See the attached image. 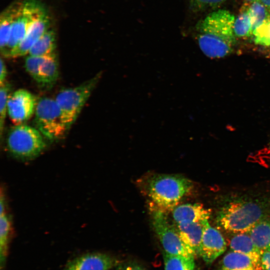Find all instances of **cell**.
Segmentation results:
<instances>
[{
  "label": "cell",
  "instance_id": "obj_10",
  "mask_svg": "<svg viewBox=\"0 0 270 270\" xmlns=\"http://www.w3.org/2000/svg\"><path fill=\"white\" fill-rule=\"evenodd\" d=\"M226 249V242L222 234L210 224L208 220H205L198 255L206 264H210Z\"/></svg>",
  "mask_w": 270,
  "mask_h": 270
},
{
  "label": "cell",
  "instance_id": "obj_32",
  "mask_svg": "<svg viewBox=\"0 0 270 270\" xmlns=\"http://www.w3.org/2000/svg\"><path fill=\"white\" fill-rule=\"evenodd\" d=\"M261 2L270 12V0H258Z\"/></svg>",
  "mask_w": 270,
  "mask_h": 270
},
{
  "label": "cell",
  "instance_id": "obj_8",
  "mask_svg": "<svg viewBox=\"0 0 270 270\" xmlns=\"http://www.w3.org/2000/svg\"><path fill=\"white\" fill-rule=\"evenodd\" d=\"M44 11V7L36 0L22 2L13 22L7 46L2 52L4 56L10 57L24 38L31 23Z\"/></svg>",
  "mask_w": 270,
  "mask_h": 270
},
{
  "label": "cell",
  "instance_id": "obj_30",
  "mask_svg": "<svg viewBox=\"0 0 270 270\" xmlns=\"http://www.w3.org/2000/svg\"><path fill=\"white\" fill-rule=\"evenodd\" d=\"M6 68L2 59H0V86L5 82L6 77Z\"/></svg>",
  "mask_w": 270,
  "mask_h": 270
},
{
  "label": "cell",
  "instance_id": "obj_21",
  "mask_svg": "<svg viewBox=\"0 0 270 270\" xmlns=\"http://www.w3.org/2000/svg\"><path fill=\"white\" fill-rule=\"evenodd\" d=\"M250 3L245 2L242 6L238 16L235 18L234 30L236 37L248 38L253 34L250 14Z\"/></svg>",
  "mask_w": 270,
  "mask_h": 270
},
{
  "label": "cell",
  "instance_id": "obj_31",
  "mask_svg": "<svg viewBox=\"0 0 270 270\" xmlns=\"http://www.w3.org/2000/svg\"><path fill=\"white\" fill-rule=\"evenodd\" d=\"M118 270H142L139 267L136 266H126L120 268Z\"/></svg>",
  "mask_w": 270,
  "mask_h": 270
},
{
  "label": "cell",
  "instance_id": "obj_12",
  "mask_svg": "<svg viewBox=\"0 0 270 270\" xmlns=\"http://www.w3.org/2000/svg\"><path fill=\"white\" fill-rule=\"evenodd\" d=\"M50 27V20L46 10L31 23L24 38L10 57L21 56L28 54L32 46Z\"/></svg>",
  "mask_w": 270,
  "mask_h": 270
},
{
  "label": "cell",
  "instance_id": "obj_29",
  "mask_svg": "<svg viewBox=\"0 0 270 270\" xmlns=\"http://www.w3.org/2000/svg\"><path fill=\"white\" fill-rule=\"evenodd\" d=\"M260 262L262 270H270V250L260 253Z\"/></svg>",
  "mask_w": 270,
  "mask_h": 270
},
{
  "label": "cell",
  "instance_id": "obj_22",
  "mask_svg": "<svg viewBox=\"0 0 270 270\" xmlns=\"http://www.w3.org/2000/svg\"><path fill=\"white\" fill-rule=\"evenodd\" d=\"M0 265L2 270L4 268L7 260L11 224L5 212L0 214Z\"/></svg>",
  "mask_w": 270,
  "mask_h": 270
},
{
  "label": "cell",
  "instance_id": "obj_3",
  "mask_svg": "<svg viewBox=\"0 0 270 270\" xmlns=\"http://www.w3.org/2000/svg\"><path fill=\"white\" fill-rule=\"evenodd\" d=\"M194 187L192 182L176 174H156L147 184L146 192L153 206L166 212L172 210Z\"/></svg>",
  "mask_w": 270,
  "mask_h": 270
},
{
  "label": "cell",
  "instance_id": "obj_20",
  "mask_svg": "<svg viewBox=\"0 0 270 270\" xmlns=\"http://www.w3.org/2000/svg\"><path fill=\"white\" fill-rule=\"evenodd\" d=\"M56 48V32L50 27L30 48L28 55L32 56L52 55L55 54Z\"/></svg>",
  "mask_w": 270,
  "mask_h": 270
},
{
  "label": "cell",
  "instance_id": "obj_7",
  "mask_svg": "<svg viewBox=\"0 0 270 270\" xmlns=\"http://www.w3.org/2000/svg\"><path fill=\"white\" fill-rule=\"evenodd\" d=\"M152 223L164 250V252L170 254L195 257L196 253L182 240L176 226L168 220L166 212L152 205Z\"/></svg>",
  "mask_w": 270,
  "mask_h": 270
},
{
  "label": "cell",
  "instance_id": "obj_23",
  "mask_svg": "<svg viewBox=\"0 0 270 270\" xmlns=\"http://www.w3.org/2000/svg\"><path fill=\"white\" fill-rule=\"evenodd\" d=\"M164 270H194V257L164 252Z\"/></svg>",
  "mask_w": 270,
  "mask_h": 270
},
{
  "label": "cell",
  "instance_id": "obj_18",
  "mask_svg": "<svg viewBox=\"0 0 270 270\" xmlns=\"http://www.w3.org/2000/svg\"><path fill=\"white\" fill-rule=\"evenodd\" d=\"M233 234L229 240L230 250L248 255L260 262V253L254 246L248 233Z\"/></svg>",
  "mask_w": 270,
  "mask_h": 270
},
{
  "label": "cell",
  "instance_id": "obj_16",
  "mask_svg": "<svg viewBox=\"0 0 270 270\" xmlns=\"http://www.w3.org/2000/svg\"><path fill=\"white\" fill-rule=\"evenodd\" d=\"M58 77V64L56 54L45 56L40 68L38 84L48 89L56 83Z\"/></svg>",
  "mask_w": 270,
  "mask_h": 270
},
{
  "label": "cell",
  "instance_id": "obj_9",
  "mask_svg": "<svg viewBox=\"0 0 270 270\" xmlns=\"http://www.w3.org/2000/svg\"><path fill=\"white\" fill-rule=\"evenodd\" d=\"M36 98L24 89H19L10 94L8 102V112L16 125L23 124L34 112Z\"/></svg>",
  "mask_w": 270,
  "mask_h": 270
},
{
  "label": "cell",
  "instance_id": "obj_15",
  "mask_svg": "<svg viewBox=\"0 0 270 270\" xmlns=\"http://www.w3.org/2000/svg\"><path fill=\"white\" fill-rule=\"evenodd\" d=\"M205 220L176 226L182 240L196 255L198 254Z\"/></svg>",
  "mask_w": 270,
  "mask_h": 270
},
{
  "label": "cell",
  "instance_id": "obj_6",
  "mask_svg": "<svg viewBox=\"0 0 270 270\" xmlns=\"http://www.w3.org/2000/svg\"><path fill=\"white\" fill-rule=\"evenodd\" d=\"M34 113V121L37 130L48 140H59L68 130L55 100L47 97L39 98Z\"/></svg>",
  "mask_w": 270,
  "mask_h": 270
},
{
  "label": "cell",
  "instance_id": "obj_24",
  "mask_svg": "<svg viewBox=\"0 0 270 270\" xmlns=\"http://www.w3.org/2000/svg\"><path fill=\"white\" fill-rule=\"evenodd\" d=\"M250 14L253 32L270 17V12L258 0L250 4Z\"/></svg>",
  "mask_w": 270,
  "mask_h": 270
},
{
  "label": "cell",
  "instance_id": "obj_5",
  "mask_svg": "<svg viewBox=\"0 0 270 270\" xmlns=\"http://www.w3.org/2000/svg\"><path fill=\"white\" fill-rule=\"evenodd\" d=\"M101 76L102 72H99L78 86L62 90L56 95L55 100L68 130L76 120Z\"/></svg>",
  "mask_w": 270,
  "mask_h": 270
},
{
  "label": "cell",
  "instance_id": "obj_4",
  "mask_svg": "<svg viewBox=\"0 0 270 270\" xmlns=\"http://www.w3.org/2000/svg\"><path fill=\"white\" fill-rule=\"evenodd\" d=\"M6 145L10 153L22 160H30L38 156L46 148L42 134L29 126L16 124L10 130Z\"/></svg>",
  "mask_w": 270,
  "mask_h": 270
},
{
  "label": "cell",
  "instance_id": "obj_26",
  "mask_svg": "<svg viewBox=\"0 0 270 270\" xmlns=\"http://www.w3.org/2000/svg\"><path fill=\"white\" fill-rule=\"evenodd\" d=\"M252 35L256 44L270 46V17L253 32Z\"/></svg>",
  "mask_w": 270,
  "mask_h": 270
},
{
  "label": "cell",
  "instance_id": "obj_27",
  "mask_svg": "<svg viewBox=\"0 0 270 270\" xmlns=\"http://www.w3.org/2000/svg\"><path fill=\"white\" fill-rule=\"evenodd\" d=\"M45 56L28 55L26 58L24 67L28 74L37 82L40 81V68Z\"/></svg>",
  "mask_w": 270,
  "mask_h": 270
},
{
  "label": "cell",
  "instance_id": "obj_19",
  "mask_svg": "<svg viewBox=\"0 0 270 270\" xmlns=\"http://www.w3.org/2000/svg\"><path fill=\"white\" fill-rule=\"evenodd\" d=\"M248 233L260 253L270 250V220L268 218L259 222Z\"/></svg>",
  "mask_w": 270,
  "mask_h": 270
},
{
  "label": "cell",
  "instance_id": "obj_14",
  "mask_svg": "<svg viewBox=\"0 0 270 270\" xmlns=\"http://www.w3.org/2000/svg\"><path fill=\"white\" fill-rule=\"evenodd\" d=\"M260 262L250 256L230 250L223 258L222 270H261Z\"/></svg>",
  "mask_w": 270,
  "mask_h": 270
},
{
  "label": "cell",
  "instance_id": "obj_13",
  "mask_svg": "<svg viewBox=\"0 0 270 270\" xmlns=\"http://www.w3.org/2000/svg\"><path fill=\"white\" fill-rule=\"evenodd\" d=\"M176 225L202 222L208 220L210 211L200 204H186L176 206L172 210Z\"/></svg>",
  "mask_w": 270,
  "mask_h": 270
},
{
  "label": "cell",
  "instance_id": "obj_17",
  "mask_svg": "<svg viewBox=\"0 0 270 270\" xmlns=\"http://www.w3.org/2000/svg\"><path fill=\"white\" fill-rule=\"evenodd\" d=\"M22 2H16L6 8L0 14V48L1 53L9 40L12 26Z\"/></svg>",
  "mask_w": 270,
  "mask_h": 270
},
{
  "label": "cell",
  "instance_id": "obj_11",
  "mask_svg": "<svg viewBox=\"0 0 270 270\" xmlns=\"http://www.w3.org/2000/svg\"><path fill=\"white\" fill-rule=\"evenodd\" d=\"M118 263L116 257L108 254L91 252L70 260L63 270H110Z\"/></svg>",
  "mask_w": 270,
  "mask_h": 270
},
{
  "label": "cell",
  "instance_id": "obj_28",
  "mask_svg": "<svg viewBox=\"0 0 270 270\" xmlns=\"http://www.w3.org/2000/svg\"><path fill=\"white\" fill-rule=\"evenodd\" d=\"M227 0H190L193 10L201 11L220 6Z\"/></svg>",
  "mask_w": 270,
  "mask_h": 270
},
{
  "label": "cell",
  "instance_id": "obj_1",
  "mask_svg": "<svg viewBox=\"0 0 270 270\" xmlns=\"http://www.w3.org/2000/svg\"><path fill=\"white\" fill-rule=\"evenodd\" d=\"M234 16L229 11L218 10L208 14L197 26V40L207 56L221 58L231 53L236 44Z\"/></svg>",
  "mask_w": 270,
  "mask_h": 270
},
{
  "label": "cell",
  "instance_id": "obj_2",
  "mask_svg": "<svg viewBox=\"0 0 270 270\" xmlns=\"http://www.w3.org/2000/svg\"><path fill=\"white\" fill-rule=\"evenodd\" d=\"M270 214V204L258 200H238L222 208L216 217L218 224L232 233L248 232Z\"/></svg>",
  "mask_w": 270,
  "mask_h": 270
},
{
  "label": "cell",
  "instance_id": "obj_33",
  "mask_svg": "<svg viewBox=\"0 0 270 270\" xmlns=\"http://www.w3.org/2000/svg\"><path fill=\"white\" fill-rule=\"evenodd\" d=\"M245 1V2H248V3H252V2H253L256 0H244Z\"/></svg>",
  "mask_w": 270,
  "mask_h": 270
},
{
  "label": "cell",
  "instance_id": "obj_25",
  "mask_svg": "<svg viewBox=\"0 0 270 270\" xmlns=\"http://www.w3.org/2000/svg\"><path fill=\"white\" fill-rule=\"evenodd\" d=\"M10 84L7 82L0 86V132L1 137L6 114L8 112V102L10 95Z\"/></svg>",
  "mask_w": 270,
  "mask_h": 270
}]
</instances>
